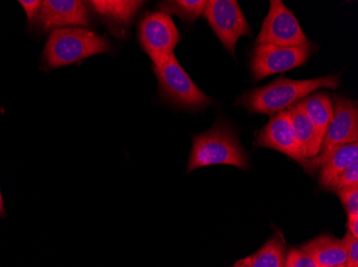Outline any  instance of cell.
<instances>
[{
    "label": "cell",
    "instance_id": "6da1fadb",
    "mask_svg": "<svg viewBox=\"0 0 358 267\" xmlns=\"http://www.w3.org/2000/svg\"><path fill=\"white\" fill-rule=\"evenodd\" d=\"M339 86V75L306 80L287 79L282 76L264 87L257 88L243 93L237 100L236 105L246 108L251 114L273 116L289 109L317 89H336Z\"/></svg>",
    "mask_w": 358,
    "mask_h": 267
},
{
    "label": "cell",
    "instance_id": "7a4b0ae2",
    "mask_svg": "<svg viewBox=\"0 0 358 267\" xmlns=\"http://www.w3.org/2000/svg\"><path fill=\"white\" fill-rule=\"evenodd\" d=\"M214 165H227L246 169L247 154L236 132L224 121L216 122L210 130L193 137L188 172Z\"/></svg>",
    "mask_w": 358,
    "mask_h": 267
},
{
    "label": "cell",
    "instance_id": "3957f363",
    "mask_svg": "<svg viewBox=\"0 0 358 267\" xmlns=\"http://www.w3.org/2000/svg\"><path fill=\"white\" fill-rule=\"evenodd\" d=\"M110 51L112 45L106 38L85 28L67 27L50 33L43 58L48 68L57 69Z\"/></svg>",
    "mask_w": 358,
    "mask_h": 267
},
{
    "label": "cell",
    "instance_id": "277c9868",
    "mask_svg": "<svg viewBox=\"0 0 358 267\" xmlns=\"http://www.w3.org/2000/svg\"><path fill=\"white\" fill-rule=\"evenodd\" d=\"M161 96L178 107L198 110L213 104L201 91L173 54L164 63L154 66Z\"/></svg>",
    "mask_w": 358,
    "mask_h": 267
},
{
    "label": "cell",
    "instance_id": "5b68a950",
    "mask_svg": "<svg viewBox=\"0 0 358 267\" xmlns=\"http://www.w3.org/2000/svg\"><path fill=\"white\" fill-rule=\"evenodd\" d=\"M358 144V108L349 98L336 96L333 103V119L322 142L319 155L306 160L303 167L308 174L321 168L329 154L343 144Z\"/></svg>",
    "mask_w": 358,
    "mask_h": 267
},
{
    "label": "cell",
    "instance_id": "8992f818",
    "mask_svg": "<svg viewBox=\"0 0 358 267\" xmlns=\"http://www.w3.org/2000/svg\"><path fill=\"white\" fill-rule=\"evenodd\" d=\"M180 41L172 17L164 12L146 13L138 26V42L154 66L164 63Z\"/></svg>",
    "mask_w": 358,
    "mask_h": 267
},
{
    "label": "cell",
    "instance_id": "52a82bcc",
    "mask_svg": "<svg viewBox=\"0 0 358 267\" xmlns=\"http://www.w3.org/2000/svg\"><path fill=\"white\" fill-rule=\"evenodd\" d=\"M310 44L291 10L281 0H271V9L265 17L255 45L301 47Z\"/></svg>",
    "mask_w": 358,
    "mask_h": 267
},
{
    "label": "cell",
    "instance_id": "ba28073f",
    "mask_svg": "<svg viewBox=\"0 0 358 267\" xmlns=\"http://www.w3.org/2000/svg\"><path fill=\"white\" fill-rule=\"evenodd\" d=\"M203 15L232 56L239 38L251 35L250 26L236 0H208Z\"/></svg>",
    "mask_w": 358,
    "mask_h": 267
},
{
    "label": "cell",
    "instance_id": "9c48e42d",
    "mask_svg": "<svg viewBox=\"0 0 358 267\" xmlns=\"http://www.w3.org/2000/svg\"><path fill=\"white\" fill-rule=\"evenodd\" d=\"M313 44L301 47L255 45L251 57V72L255 80L303 66L313 54Z\"/></svg>",
    "mask_w": 358,
    "mask_h": 267
},
{
    "label": "cell",
    "instance_id": "30bf717a",
    "mask_svg": "<svg viewBox=\"0 0 358 267\" xmlns=\"http://www.w3.org/2000/svg\"><path fill=\"white\" fill-rule=\"evenodd\" d=\"M257 146L271 148L296 160L303 166L306 162L301 146L295 138L287 110L273 114L268 123L255 134Z\"/></svg>",
    "mask_w": 358,
    "mask_h": 267
},
{
    "label": "cell",
    "instance_id": "8fae6325",
    "mask_svg": "<svg viewBox=\"0 0 358 267\" xmlns=\"http://www.w3.org/2000/svg\"><path fill=\"white\" fill-rule=\"evenodd\" d=\"M36 21L41 29L52 31L67 26L90 25L87 3L80 0H44Z\"/></svg>",
    "mask_w": 358,
    "mask_h": 267
},
{
    "label": "cell",
    "instance_id": "7c38bea8",
    "mask_svg": "<svg viewBox=\"0 0 358 267\" xmlns=\"http://www.w3.org/2000/svg\"><path fill=\"white\" fill-rule=\"evenodd\" d=\"M301 249L309 254L319 267L340 266L347 263L345 242L334 236H320L308 242Z\"/></svg>",
    "mask_w": 358,
    "mask_h": 267
},
{
    "label": "cell",
    "instance_id": "4fadbf2b",
    "mask_svg": "<svg viewBox=\"0 0 358 267\" xmlns=\"http://www.w3.org/2000/svg\"><path fill=\"white\" fill-rule=\"evenodd\" d=\"M287 110L289 112L295 138L301 146L306 160L317 158L321 150L322 144L319 142L315 125L311 122L310 118L299 103Z\"/></svg>",
    "mask_w": 358,
    "mask_h": 267
},
{
    "label": "cell",
    "instance_id": "5bb4252c",
    "mask_svg": "<svg viewBox=\"0 0 358 267\" xmlns=\"http://www.w3.org/2000/svg\"><path fill=\"white\" fill-rule=\"evenodd\" d=\"M358 162V144H343L335 148L322 165L320 185L333 190L334 183L348 167Z\"/></svg>",
    "mask_w": 358,
    "mask_h": 267
},
{
    "label": "cell",
    "instance_id": "9a60e30c",
    "mask_svg": "<svg viewBox=\"0 0 358 267\" xmlns=\"http://www.w3.org/2000/svg\"><path fill=\"white\" fill-rule=\"evenodd\" d=\"M315 125L319 142H323L329 123L333 119V103L329 94L325 92L309 94L299 102Z\"/></svg>",
    "mask_w": 358,
    "mask_h": 267
},
{
    "label": "cell",
    "instance_id": "2e32d148",
    "mask_svg": "<svg viewBox=\"0 0 358 267\" xmlns=\"http://www.w3.org/2000/svg\"><path fill=\"white\" fill-rule=\"evenodd\" d=\"M92 9L100 16L116 24H128L143 6V1L134 0H94Z\"/></svg>",
    "mask_w": 358,
    "mask_h": 267
},
{
    "label": "cell",
    "instance_id": "e0dca14e",
    "mask_svg": "<svg viewBox=\"0 0 358 267\" xmlns=\"http://www.w3.org/2000/svg\"><path fill=\"white\" fill-rule=\"evenodd\" d=\"M239 262L246 267H285V243L275 236L265 243L259 252Z\"/></svg>",
    "mask_w": 358,
    "mask_h": 267
},
{
    "label": "cell",
    "instance_id": "ac0fdd59",
    "mask_svg": "<svg viewBox=\"0 0 358 267\" xmlns=\"http://www.w3.org/2000/svg\"><path fill=\"white\" fill-rule=\"evenodd\" d=\"M207 3L206 0H173L161 3L159 9L169 15H177L184 21L193 23L199 16L204 14Z\"/></svg>",
    "mask_w": 358,
    "mask_h": 267
},
{
    "label": "cell",
    "instance_id": "d6986e66",
    "mask_svg": "<svg viewBox=\"0 0 358 267\" xmlns=\"http://www.w3.org/2000/svg\"><path fill=\"white\" fill-rule=\"evenodd\" d=\"M355 186H358V162L348 167L347 169L338 176L331 190L338 192L343 188H355Z\"/></svg>",
    "mask_w": 358,
    "mask_h": 267
},
{
    "label": "cell",
    "instance_id": "ffe728a7",
    "mask_svg": "<svg viewBox=\"0 0 358 267\" xmlns=\"http://www.w3.org/2000/svg\"><path fill=\"white\" fill-rule=\"evenodd\" d=\"M285 267H319L309 254L301 249H292L285 258Z\"/></svg>",
    "mask_w": 358,
    "mask_h": 267
},
{
    "label": "cell",
    "instance_id": "44dd1931",
    "mask_svg": "<svg viewBox=\"0 0 358 267\" xmlns=\"http://www.w3.org/2000/svg\"><path fill=\"white\" fill-rule=\"evenodd\" d=\"M341 202L345 206L348 215L358 214V186L338 190Z\"/></svg>",
    "mask_w": 358,
    "mask_h": 267
},
{
    "label": "cell",
    "instance_id": "7402d4cb",
    "mask_svg": "<svg viewBox=\"0 0 358 267\" xmlns=\"http://www.w3.org/2000/svg\"><path fill=\"white\" fill-rule=\"evenodd\" d=\"M345 249H347V263L345 267H358V240L348 232L345 238Z\"/></svg>",
    "mask_w": 358,
    "mask_h": 267
},
{
    "label": "cell",
    "instance_id": "603a6c76",
    "mask_svg": "<svg viewBox=\"0 0 358 267\" xmlns=\"http://www.w3.org/2000/svg\"><path fill=\"white\" fill-rule=\"evenodd\" d=\"M19 3H21L23 7L30 24L37 20L40 9H41L42 1L40 0H20Z\"/></svg>",
    "mask_w": 358,
    "mask_h": 267
},
{
    "label": "cell",
    "instance_id": "cb8c5ba5",
    "mask_svg": "<svg viewBox=\"0 0 358 267\" xmlns=\"http://www.w3.org/2000/svg\"><path fill=\"white\" fill-rule=\"evenodd\" d=\"M348 229L349 233L358 240V214L348 215Z\"/></svg>",
    "mask_w": 358,
    "mask_h": 267
},
{
    "label": "cell",
    "instance_id": "d4e9b609",
    "mask_svg": "<svg viewBox=\"0 0 358 267\" xmlns=\"http://www.w3.org/2000/svg\"><path fill=\"white\" fill-rule=\"evenodd\" d=\"M0 215H5V206H3V196L0 192Z\"/></svg>",
    "mask_w": 358,
    "mask_h": 267
},
{
    "label": "cell",
    "instance_id": "484cf974",
    "mask_svg": "<svg viewBox=\"0 0 358 267\" xmlns=\"http://www.w3.org/2000/svg\"><path fill=\"white\" fill-rule=\"evenodd\" d=\"M232 267H246L245 265L241 264V262H237L236 264L234 265V266Z\"/></svg>",
    "mask_w": 358,
    "mask_h": 267
},
{
    "label": "cell",
    "instance_id": "4316f807",
    "mask_svg": "<svg viewBox=\"0 0 358 267\" xmlns=\"http://www.w3.org/2000/svg\"><path fill=\"white\" fill-rule=\"evenodd\" d=\"M334 267H345V265H340V266H334Z\"/></svg>",
    "mask_w": 358,
    "mask_h": 267
}]
</instances>
